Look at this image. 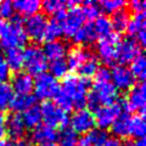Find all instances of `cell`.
Returning a JSON list of instances; mask_svg holds the SVG:
<instances>
[{
  "mask_svg": "<svg viewBox=\"0 0 146 146\" xmlns=\"http://www.w3.org/2000/svg\"><path fill=\"white\" fill-rule=\"evenodd\" d=\"M67 54H68V57L66 62L68 65V70H72L76 72H78L88 62L89 58L91 56H94V54L88 48H84V46H76Z\"/></svg>",
  "mask_w": 146,
  "mask_h": 146,
  "instance_id": "obj_16",
  "label": "cell"
},
{
  "mask_svg": "<svg viewBox=\"0 0 146 146\" xmlns=\"http://www.w3.org/2000/svg\"><path fill=\"white\" fill-rule=\"evenodd\" d=\"M35 96L32 94L29 95H13L12 101L10 104V107L15 111V113L25 112L26 110L35 105Z\"/></svg>",
  "mask_w": 146,
  "mask_h": 146,
  "instance_id": "obj_25",
  "label": "cell"
},
{
  "mask_svg": "<svg viewBox=\"0 0 146 146\" xmlns=\"http://www.w3.org/2000/svg\"><path fill=\"white\" fill-rule=\"evenodd\" d=\"M130 16L129 12L124 9L117 11L115 13H112V18L111 21V26H112V31H115V33H121V32H124L129 23Z\"/></svg>",
  "mask_w": 146,
  "mask_h": 146,
  "instance_id": "obj_27",
  "label": "cell"
},
{
  "mask_svg": "<svg viewBox=\"0 0 146 146\" xmlns=\"http://www.w3.org/2000/svg\"><path fill=\"white\" fill-rule=\"evenodd\" d=\"M31 139L36 145L55 143V140L57 139V131L49 125L39 124L38 127L34 128L33 131H32Z\"/></svg>",
  "mask_w": 146,
  "mask_h": 146,
  "instance_id": "obj_19",
  "label": "cell"
},
{
  "mask_svg": "<svg viewBox=\"0 0 146 146\" xmlns=\"http://www.w3.org/2000/svg\"><path fill=\"white\" fill-rule=\"evenodd\" d=\"M145 131H146V124H145L144 113H136L135 116L130 117L129 135L134 136L136 139H144Z\"/></svg>",
  "mask_w": 146,
  "mask_h": 146,
  "instance_id": "obj_26",
  "label": "cell"
},
{
  "mask_svg": "<svg viewBox=\"0 0 146 146\" xmlns=\"http://www.w3.org/2000/svg\"><path fill=\"white\" fill-rule=\"evenodd\" d=\"M85 23V17L82 11V7L76 5L68 9V12L63 17V34L73 36L76 32Z\"/></svg>",
  "mask_w": 146,
  "mask_h": 146,
  "instance_id": "obj_13",
  "label": "cell"
},
{
  "mask_svg": "<svg viewBox=\"0 0 146 146\" xmlns=\"http://www.w3.org/2000/svg\"><path fill=\"white\" fill-rule=\"evenodd\" d=\"M23 67L27 74L39 76L48 68V60L45 57L42 48L38 45H29L23 51Z\"/></svg>",
  "mask_w": 146,
  "mask_h": 146,
  "instance_id": "obj_4",
  "label": "cell"
},
{
  "mask_svg": "<svg viewBox=\"0 0 146 146\" xmlns=\"http://www.w3.org/2000/svg\"><path fill=\"white\" fill-rule=\"evenodd\" d=\"M130 72L133 73L134 78L139 79L140 82H143L145 79V74H146V61L143 52L138 55L133 61H131V67L129 68Z\"/></svg>",
  "mask_w": 146,
  "mask_h": 146,
  "instance_id": "obj_32",
  "label": "cell"
},
{
  "mask_svg": "<svg viewBox=\"0 0 146 146\" xmlns=\"http://www.w3.org/2000/svg\"><path fill=\"white\" fill-rule=\"evenodd\" d=\"M89 79L78 76H66L55 96V104L65 112L73 108H83L86 104Z\"/></svg>",
  "mask_w": 146,
  "mask_h": 146,
  "instance_id": "obj_1",
  "label": "cell"
},
{
  "mask_svg": "<svg viewBox=\"0 0 146 146\" xmlns=\"http://www.w3.org/2000/svg\"><path fill=\"white\" fill-rule=\"evenodd\" d=\"M28 40L21 17L13 16L11 21L0 18V45L6 50L21 49Z\"/></svg>",
  "mask_w": 146,
  "mask_h": 146,
  "instance_id": "obj_3",
  "label": "cell"
},
{
  "mask_svg": "<svg viewBox=\"0 0 146 146\" xmlns=\"http://www.w3.org/2000/svg\"><path fill=\"white\" fill-rule=\"evenodd\" d=\"M129 7L135 13H144L146 10V1H144V0H133V1L129 3Z\"/></svg>",
  "mask_w": 146,
  "mask_h": 146,
  "instance_id": "obj_42",
  "label": "cell"
},
{
  "mask_svg": "<svg viewBox=\"0 0 146 146\" xmlns=\"http://www.w3.org/2000/svg\"><path fill=\"white\" fill-rule=\"evenodd\" d=\"M95 127L94 115L89 108H79L71 117V129L77 134H86Z\"/></svg>",
  "mask_w": 146,
  "mask_h": 146,
  "instance_id": "obj_11",
  "label": "cell"
},
{
  "mask_svg": "<svg viewBox=\"0 0 146 146\" xmlns=\"http://www.w3.org/2000/svg\"><path fill=\"white\" fill-rule=\"evenodd\" d=\"M33 90L35 93V99L50 100L56 96L57 93L60 91V84L55 77H52L48 72H44L42 74L36 76Z\"/></svg>",
  "mask_w": 146,
  "mask_h": 146,
  "instance_id": "obj_5",
  "label": "cell"
},
{
  "mask_svg": "<svg viewBox=\"0 0 146 146\" xmlns=\"http://www.w3.org/2000/svg\"><path fill=\"white\" fill-rule=\"evenodd\" d=\"M40 112H42V119L45 122V125H49L54 129L56 128L63 129L68 124L67 112L61 110L55 102L45 101L40 107Z\"/></svg>",
  "mask_w": 146,
  "mask_h": 146,
  "instance_id": "obj_6",
  "label": "cell"
},
{
  "mask_svg": "<svg viewBox=\"0 0 146 146\" xmlns=\"http://www.w3.org/2000/svg\"><path fill=\"white\" fill-rule=\"evenodd\" d=\"M93 90L88 93L86 104L91 110L116 102L118 91L111 80V71L106 67L99 68L95 73Z\"/></svg>",
  "mask_w": 146,
  "mask_h": 146,
  "instance_id": "obj_2",
  "label": "cell"
},
{
  "mask_svg": "<svg viewBox=\"0 0 146 146\" xmlns=\"http://www.w3.org/2000/svg\"><path fill=\"white\" fill-rule=\"evenodd\" d=\"M63 17H65V12L61 15L54 16L48 22L46 32H45V39H48V42L56 40L61 35H63Z\"/></svg>",
  "mask_w": 146,
  "mask_h": 146,
  "instance_id": "obj_22",
  "label": "cell"
},
{
  "mask_svg": "<svg viewBox=\"0 0 146 146\" xmlns=\"http://www.w3.org/2000/svg\"><path fill=\"white\" fill-rule=\"evenodd\" d=\"M42 50L45 57H46V60L55 61V60H60V58H65V56L68 52V46L63 40L56 39V40H51V42H46Z\"/></svg>",
  "mask_w": 146,
  "mask_h": 146,
  "instance_id": "obj_18",
  "label": "cell"
},
{
  "mask_svg": "<svg viewBox=\"0 0 146 146\" xmlns=\"http://www.w3.org/2000/svg\"><path fill=\"white\" fill-rule=\"evenodd\" d=\"M96 146H122V143L119 141V139L115 138V136H106Z\"/></svg>",
  "mask_w": 146,
  "mask_h": 146,
  "instance_id": "obj_43",
  "label": "cell"
},
{
  "mask_svg": "<svg viewBox=\"0 0 146 146\" xmlns=\"http://www.w3.org/2000/svg\"><path fill=\"white\" fill-rule=\"evenodd\" d=\"M82 11L84 13L85 20L93 21L95 18H98L101 13V10H100L99 4H96L95 1H84L82 3Z\"/></svg>",
  "mask_w": 146,
  "mask_h": 146,
  "instance_id": "obj_38",
  "label": "cell"
},
{
  "mask_svg": "<svg viewBox=\"0 0 146 146\" xmlns=\"http://www.w3.org/2000/svg\"><path fill=\"white\" fill-rule=\"evenodd\" d=\"M123 105L122 102H113L111 105L101 106L95 110V124L99 127L100 130H105L107 128H111L112 123L116 121V118L122 113Z\"/></svg>",
  "mask_w": 146,
  "mask_h": 146,
  "instance_id": "obj_9",
  "label": "cell"
},
{
  "mask_svg": "<svg viewBox=\"0 0 146 146\" xmlns=\"http://www.w3.org/2000/svg\"><path fill=\"white\" fill-rule=\"evenodd\" d=\"M119 34L112 32L105 38H101L96 45V52L100 60L106 65H113L116 62V46L119 43Z\"/></svg>",
  "mask_w": 146,
  "mask_h": 146,
  "instance_id": "obj_8",
  "label": "cell"
},
{
  "mask_svg": "<svg viewBox=\"0 0 146 146\" xmlns=\"http://www.w3.org/2000/svg\"><path fill=\"white\" fill-rule=\"evenodd\" d=\"M10 68H9L5 58L0 54V82H6V79L10 78Z\"/></svg>",
  "mask_w": 146,
  "mask_h": 146,
  "instance_id": "obj_41",
  "label": "cell"
},
{
  "mask_svg": "<svg viewBox=\"0 0 146 146\" xmlns=\"http://www.w3.org/2000/svg\"><path fill=\"white\" fill-rule=\"evenodd\" d=\"M72 38L77 44H82V45H90V44L95 43L98 40V35L94 31L93 22L84 23L76 32V34L73 35Z\"/></svg>",
  "mask_w": 146,
  "mask_h": 146,
  "instance_id": "obj_21",
  "label": "cell"
},
{
  "mask_svg": "<svg viewBox=\"0 0 146 146\" xmlns=\"http://www.w3.org/2000/svg\"><path fill=\"white\" fill-rule=\"evenodd\" d=\"M107 135L105 130L93 129L89 133L84 134L80 139H78V146H96L100 141H102Z\"/></svg>",
  "mask_w": 146,
  "mask_h": 146,
  "instance_id": "obj_29",
  "label": "cell"
},
{
  "mask_svg": "<svg viewBox=\"0 0 146 146\" xmlns=\"http://www.w3.org/2000/svg\"><path fill=\"white\" fill-rule=\"evenodd\" d=\"M22 119L26 128H34L38 127L42 122V112H40V107L34 105V106L29 107L28 110H26L22 116Z\"/></svg>",
  "mask_w": 146,
  "mask_h": 146,
  "instance_id": "obj_30",
  "label": "cell"
},
{
  "mask_svg": "<svg viewBox=\"0 0 146 146\" xmlns=\"http://www.w3.org/2000/svg\"><path fill=\"white\" fill-rule=\"evenodd\" d=\"M6 134V127H5V116L0 111V141L4 140V136Z\"/></svg>",
  "mask_w": 146,
  "mask_h": 146,
  "instance_id": "obj_45",
  "label": "cell"
},
{
  "mask_svg": "<svg viewBox=\"0 0 146 146\" xmlns=\"http://www.w3.org/2000/svg\"><path fill=\"white\" fill-rule=\"evenodd\" d=\"M15 16V9L11 1H1L0 3V18L10 20Z\"/></svg>",
  "mask_w": 146,
  "mask_h": 146,
  "instance_id": "obj_40",
  "label": "cell"
},
{
  "mask_svg": "<svg viewBox=\"0 0 146 146\" xmlns=\"http://www.w3.org/2000/svg\"><path fill=\"white\" fill-rule=\"evenodd\" d=\"M57 146H78V134L71 128H63L60 134H57Z\"/></svg>",
  "mask_w": 146,
  "mask_h": 146,
  "instance_id": "obj_33",
  "label": "cell"
},
{
  "mask_svg": "<svg viewBox=\"0 0 146 146\" xmlns=\"http://www.w3.org/2000/svg\"><path fill=\"white\" fill-rule=\"evenodd\" d=\"M12 5L15 11L29 17L39 12L40 7H42V3L38 0H17V1L12 3Z\"/></svg>",
  "mask_w": 146,
  "mask_h": 146,
  "instance_id": "obj_23",
  "label": "cell"
},
{
  "mask_svg": "<svg viewBox=\"0 0 146 146\" xmlns=\"http://www.w3.org/2000/svg\"><path fill=\"white\" fill-rule=\"evenodd\" d=\"M127 5L124 0H102L99 3L100 10H102L107 13H115L117 11L122 10Z\"/></svg>",
  "mask_w": 146,
  "mask_h": 146,
  "instance_id": "obj_39",
  "label": "cell"
},
{
  "mask_svg": "<svg viewBox=\"0 0 146 146\" xmlns=\"http://www.w3.org/2000/svg\"><path fill=\"white\" fill-rule=\"evenodd\" d=\"M145 101H146V95H145V84L144 82H139L133 85V88L129 90L128 96L124 101L122 102L123 108L130 110V111H136L140 113H144L145 110Z\"/></svg>",
  "mask_w": 146,
  "mask_h": 146,
  "instance_id": "obj_12",
  "label": "cell"
},
{
  "mask_svg": "<svg viewBox=\"0 0 146 146\" xmlns=\"http://www.w3.org/2000/svg\"><path fill=\"white\" fill-rule=\"evenodd\" d=\"M111 80L116 89L121 90H130L135 84V78L133 73L127 66L117 65L111 71Z\"/></svg>",
  "mask_w": 146,
  "mask_h": 146,
  "instance_id": "obj_14",
  "label": "cell"
},
{
  "mask_svg": "<svg viewBox=\"0 0 146 146\" xmlns=\"http://www.w3.org/2000/svg\"><path fill=\"white\" fill-rule=\"evenodd\" d=\"M145 25H146V15L144 13H135L133 18L129 20L127 27V32L130 36H134V40L140 46L146 44V33H145Z\"/></svg>",
  "mask_w": 146,
  "mask_h": 146,
  "instance_id": "obj_15",
  "label": "cell"
},
{
  "mask_svg": "<svg viewBox=\"0 0 146 146\" xmlns=\"http://www.w3.org/2000/svg\"><path fill=\"white\" fill-rule=\"evenodd\" d=\"M141 54V46L133 38H125L119 40L116 46V61L125 66Z\"/></svg>",
  "mask_w": 146,
  "mask_h": 146,
  "instance_id": "obj_10",
  "label": "cell"
},
{
  "mask_svg": "<svg viewBox=\"0 0 146 146\" xmlns=\"http://www.w3.org/2000/svg\"><path fill=\"white\" fill-rule=\"evenodd\" d=\"M43 10L52 16H57L65 12L67 7V1H62V0H45L42 3Z\"/></svg>",
  "mask_w": 146,
  "mask_h": 146,
  "instance_id": "obj_34",
  "label": "cell"
},
{
  "mask_svg": "<svg viewBox=\"0 0 146 146\" xmlns=\"http://www.w3.org/2000/svg\"><path fill=\"white\" fill-rule=\"evenodd\" d=\"M49 70H50V74L55 78H63L67 76L68 73V65L65 58H60V60H55V61H50L49 65Z\"/></svg>",
  "mask_w": 146,
  "mask_h": 146,
  "instance_id": "obj_36",
  "label": "cell"
},
{
  "mask_svg": "<svg viewBox=\"0 0 146 146\" xmlns=\"http://www.w3.org/2000/svg\"><path fill=\"white\" fill-rule=\"evenodd\" d=\"M48 17L44 13H34L25 21L23 27L26 34L33 42H43L45 39V32L48 27Z\"/></svg>",
  "mask_w": 146,
  "mask_h": 146,
  "instance_id": "obj_7",
  "label": "cell"
},
{
  "mask_svg": "<svg viewBox=\"0 0 146 146\" xmlns=\"http://www.w3.org/2000/svg\"><path fill=\"white\" fill-rule=\"evenodd\" d=\"M0 146H31L29 143H27L26 140H1L0 141Z\"/></svg>",
  "mask_w": 146,
  "mask_h": 146,
  "instance_id": "obj_44",
  "label": "cell"
},
{
  "mask_svg": "<svg viewBox=\"0 0 146 146\" xmlns=\"http://www.w3.org/2000/svg\"><path fill=\"white\" fill-rule=\"evenodd\" d=\"M0 54H1V52H0Z\"/></svg>",
  "mask_w": 146,
  "mask_h": 146,
  "instance_id": "obj_48",
  "label": "cell"
},
{
  "mask_svg": "<svg viewBox=\"0 0 146 146\" xmlns=\"http://www.w3.org/2000/svg\"><path fill=\"white\" fill-rule=\"evenodd\" d=\"M13 98V90L11 84L7 82H0V110L10 107V104Z\"/></svg>",
  "mask_w": 146,
  "mask_h": 146,
  "instance_id": "obj_35",
  "label": "cell"
},
{
  "mask_svg": "<svg viewBox=\"0 0 146 146\" xmlns=\"http://www.w3.org/2000/svg\"><path fill=\"white\" fill-rule=\"evenodd\" d=\"M93 27H94V31L96 33L98 38H105L107 36L108 34L112 33V26H111V21L110 18L106 16H101L100 15L98 18H95L94 22H93Z\"/></svg>",
  "mask_w": 146,
  "mask_h": 146,
  "instance_id": "obj_31",
  "label": "cell"
},
{
  "mask_svg": "<svg viewBox=\"0 0 146 146\" xmlns=\"http://www.w3.org/2000/svg\"><path fill=\"white\" fill-rule=\"evenodd\" d=\"M131 144H133V146H146L144 139H136L134 143H131Z\"/></svg>",
  "mask_w": 146,
  "mask_h": 146,
  "instance_id": "obj_46",
  "label": "cell"
},
{
  "mask_svg": "<svg viewBox=\"0 0 146 146\" xmlns=\"http://www.w3.org/2000/svg\"><path fill=\"white\" fill-rule=\"evenodd\" d=\"M34 80L27 73H17L12 78L11 88L16 91V95H29L33 90Z\"/></svg>",
  "mask_w": 146,
  "mask_h": 146,
  "instance_id": "obj_20",
  "label": "cell"
},
{
  "mask_svg": "<svg viewBox=\"0 0 146 146\" xmlns=\"http://www.w3.org/2000/svg\"><path fill=\"white\" fill-rule=\"evenodd\" d=\"M39 146H57L55 143H49V144H44V145H39Z\"/></svg>",
  "mask_w": 146,
  "mask_h": 146,
  "instance_id": "obj_47",
  "label": "cell"
},
{
  "mask_svg": "<svg viewBox=\"0 0 146 146\" xmlns=\"http://www.w3.org/2000/svg\"><path fill=\"white\" fill-rule=\"evenodd\" d=\"M129 122H130V116L128 115V112H122L116 118V121L112 123L111 125L112 133L116 136H118V138L129 136Z\"/></svg>",
  "mask_w": 146,
  "mask_h": 146,
  "instance_id": "obj_24",
  "label": "cell"
},
{
  "mask_svg": "<svg viewBox=\"0 0 146 146\" xmlns=\"http://www.w3.org/2000/svg\"><path fill=\"white\" fill-rule=\"evenodd\" d=\"M6 133L10 135L11 140H21L26 134V125L20 113H11L7 118H5Z\"/></svg>",
  "mask_w": 146,
  "mask_h": 146,
  "instance_id": "obj_17",
  "label": "cell"
},
{
  "mask_svg": "<svg viewBox=\"0 0 146 146\" xmlns=\"http://www.w3.org/2000/svg\"><path fill=\"white\" fill-rule=\"evenodd\" d=\"M5 61L10 71H20L23 67V51L21 49H9L5 54Z\"/></svg>",
  "mask_w": 146,
  "mask_h": 146,
  "instance_id": "obj_28",
  "label": "cell"
},
{
  "mask_svg": "<svg viewBox=\"0 0 146 146\" xmlns=\"http://www.w3.org/2000/svg\"><path fill=\"white\" fill-rule=\"evenodd\" d=\"M99 68H100V67H99V60H98V57L94 55V56H91V57L89 58L88 62H86L85 65L82 67L78 72H79L80 77L89 79L90 77L95 76V73L98 72Z\"/></svg>",
  "mask_w": 146,
  "mask_h": 146,
  "instance_id": "obj_37",
  "label": "cell"
}]
</instances>
